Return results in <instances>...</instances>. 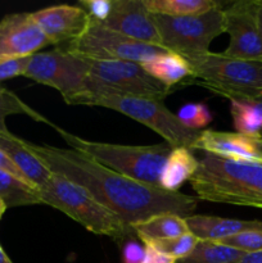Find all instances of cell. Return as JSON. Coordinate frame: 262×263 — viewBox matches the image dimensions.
Returning <instances> with one entry per match:
<instances>
[{"instance_id": "obj_1", "label": "cell", "mask_w": 262, "mask_h": 263, "mask_svg": "<svg viewBox=\"0 0 262 263\" xmlns=\"http://www.w3.org/2000/svg\"><path fill=\"white\" fill-rule=\"evenodd\" d=\"M27 145L51 174L61 175L84 187L131 229L162 213H174L186 218L197 208V198L139 182L72 148L39 145L28 141Z\"/></svg>"}, {"instance_id": "obj_2", "label": "cell", "mask_w": 262, "mask_h": 263, "mask_svg": "<svg viewBox=\"0 0 262 263\" xmlns=\"http://www.w3.org/2000/svg\"><path fill=\"white\" fill-rule=\"evenodd\" d=\"M197 199L262 210V164L205 154L189 180Z\"/></svg>"}, {"instance_id": "obj_3", "label": "cell", "mask_w": 262, "mask_h": 263, "mask_svg": "<svg viewBox=\"0 0 262 263\" xmlns=\"http://www.w3.org/2000/svg\"><path fill=\"white\" fill-rule=\"evenodd\" d=\"M69 148L91 157L98 163L126 177L159 187L162 170L174 148L164 144L156 145H121L98 143L54 127Z\"/></svg>"}, {"instance_id": "obj_4", "label": "cell", "mask_w": 262, "mask_h": 263, "mask_svg": "<svg viewBox=\"0 0 262 263\" xmlns=\"http://www.w3.org/2000/svg\"><path fill=\"white\" fill-rule=\"evenodd\" d=\"M38 190L41 204L61 211L97 235L121 240L133 231L130 226L100 204L87 190L61 175L51 174L48 181Z\"/></svg>"}, {"instance_id": "obj_5", "label": "cell", "mask_w": 262, "mask_h": 263, "mask_svg": "<svg viewBox=\"0 0 262 263\" xmlns=\"http://www.w3.org/2000/svg\"><path fill=\"white\" fill-rule=\"evenodd\" d=\"M185 59L192 68L190 79L216 94L230 100L262 97V62L229 58L212 51Z\"/></svg>"}, {"instance_id": "obj_6", "label": "cell", "mask_w": 262, "mask_h": 263, "mask_svg": "<svg viewBox=\"0 0 262 263\" xmlns=\"http://www.w3.org/2000/svg\"><path fill=\"white\" fill-rule=\"evenodd\" d=\"M81 105H95L117 110L152 128L171 148L185 146L190 149L199 136V131L182 125L177 116L163 104V100L133 95H98L86 98Z\"/></svg>"}, {"instance_id": "obj_7", "label": "cell", "mask_w": 262, "mask_h": 263, "mask_svg": "<svg viewBox=\"0 0 262 263\" xmlns=\"http://www.w3.org/2000/svg\"><path fill=\"white\" fill-rule=\"evenodd\" d=\"M87 61L90 71L86 91L74 104L81 105L86 98L98 95H133L163 100L174 91L172 87L149 76L140 63L128 61Z\"/></svg>"}, {"instance_id": "obj_8", "label": "cell", "mask_w": 262, "mask_h": 263, "mask_svg": "<svg viewBox=\"0 0 262 263\" xmlns=\"http://www.w3.org/2000/svg\"><path fill=\"white\" fill-rule=\"evenodd\" d=\"M222 8L189 17L153 15L161 46L184 58L208 54L213 39L225 32Z\"/></svg>"}, {"instance_id": "obj_9", "label": "cell", "mask_w": 262, "mask_h": 263, "mask_svg": "<svg viewBox=\"0 0 262 263\" xmlns=\"http://www.w3.org/2000/svg\"><path fill=\"white\" fill-rule=\"evenodd\" d=\"M90 63L64 49L39 51L30 57L23 76L61 92L67 104H74L86 91Z\"/></svg>"}, {"instance_id": "obj_10", "label": "cell", "mask_w": 262, "mask_h": 263, "mask_svg": "<svg viewBox=\"0 0 262 263\" xmlns=\"http://www.w3.org/2000/svg\"><path fill=\"white\" fill-rule=\"evenodd\" d=\"M64 50L94 61H128L135 63H144L169 51L162 46L149 45L127 37L91 18L82 35L67 44Z\"/></svg>"}, {"instance_id": "obj_11", "label": "cell", "mask_w": 262, "mask_h": 263, "mask_svg": "<svg viewBox=\"0 0 262 263\" xmlns=\"http://www.w3.org/2000/svg\"><path fill=\"white\" fill-rule=\"evenodd\" d=\"M222 12L225 32L230 36L223 55L262 62V35L257 21L256 0H238L222 8Z\"/></svg>"}, {"instance_id": "obj_12", "label": "cell", "mask_w": 262, "mask_h": 263, "mask_svg": "<svg viewBox=\"0 0 262 263\" xmlns=\"http://www.w3.org/2000/svg\"><path fill=\"white\" fill-rule=\"evenodd\" d=\"M48 45L32 13H12L0 20V61L31 57Z\"/></svg>"}, {"instance_id": "obj_13", "label": "cell", "mask_w": 262, "mask_h": 263, "mask_svg": "<svg viewBox=\"0 0 262 263\" xmlns=\"http://www.w3.org/2000/svg\"><path fill=\"white\" fill-rule=\"evenodd\" d=\"M100 23L134 40L161 46L154 17L144 7L143 0H112L109 17Z\"/></svg>"}, {"instance_id": "obj_14", "label": "cell", "mask_w": 262, "mask_h": 263, "mask_svg": "<svg viewBox=\"0 0 262 263\" xmlns=\"http://www.w3.org/2000/svg\"><path fill=\"white\" fill-rule=\"evenodd\" d=\"M190 149L203 151L207 154L262 164V138L248 136L229 131L203 130Z\"/></svg>"}, {"instance_id": "obj_15", "label": "cell", "mask_w": 262, "mask_h": 263, "mask_svg": "<svg viewBox=\"0 0 262 263\" xmlns=\"http://www.w3.org/2000/svg\"><path fill=\"white\" fill-rule=\"evenodd\" d=\"M50 44H68L86 30L90 17L80 5H53L32 13Z\"/></svg>"}, {"instance_id": "obj_16", "label": "cell", "mask_w": 262, "mask_h": 263, "mask_svg": "<svg viewBox=\"0 0 262 263\" xmlns=\"http://www.w3.org/2000/svg\"><path fill=\"white\" fill-rule=\"evenodd\" d=\"M190 233L199 240L221 241L223 239L247 233V231H262V221L235 220L222 218L217 216L192 215L185 218Z\"/></svg>"}, {"instance_id": "obj_17", "label": "cell", "mask_w": 262, "mask_h": 263, "mask_svg": "<svg viewBox=\"0 0 262 263\" xmlns=\"http://www.w3.org/2000/svg\"><path fill=\"white\" fill-rule=\"evenodd\" d=\"M0 149L9 157L23 176L38 189L51 176V172L46 168L45 164L28 148L27 141L17 138L9 131L0 133Z\"/></svg>"}, {"instance_id": "obj_18", "label": "cell", "mask_w": 262, "mask_h": 263, "mask_svg": "<svg viewBox=\"0 0 262 263\" xmlns=\"http://www.w3.org/2000/svg\"><path fill=\"white\" fill-rule=\"evenodd\" d=\"M199 161L189 148H174L164 163L159 180V187L166 192H177L185 181L190 180L197 172Z\"/></svg>"}, {"instance_id": "obj_19", "label": "cell", "mask_w": 262, "mask_h": 263, "mask_svg": "<svg viewBox=\"0 0 262 263\" xmlns=\"http://www.w3.org/2000/svg\"><path fill=\"white\" fill-rule=\"evenodd\" d=\"M140 64L149 76L169 87L192 77L189 62L174 51H166Z\"/></svg>"}, {"instance_id": "obj_20", "label": "cell", "mask_w": 262, "mask_h": 263, "mask_svg": "<svg viewBox=\"0 0 262 263\" xmlns=\"http://www.w3.org/2000/svg\"><path fill=\"white\" fill-rule=\"evenodd\" d=\"M133 231L143 243L159 240V239L176 238V236L190 233L185 218L174 213L152 216L145 221L134 225Z\"/></svg>"}, {"instance_id": "obj_21", "label": "cell", "mask_w": 262, "mask_h": 263, "mask_svg": "<svg viewBox=\"0 0 262 263\" xmlns=\"http://www.w3.org/2000/svg\"><path fill=\"white\" fill-rule=\"evenodd\" d=\"M143 4L151 14L169 17L200 15L223 7L216 0H143Z\"/></svg>"}, {"instance_id": "obj_22", "label": "cell", "mask_w": 262, "mask_h": 263, "mask_svg": "<svg viewBox=\"0 0 262 263\" xmlns=\"http://www.w3.org/2000/svg\"><path fill=\"white\" fill-rule=\"evenodd\" d=\"M0 198L7 208L41 204L38 187L3 170H0Z\"/></svg>"}, {"instance_id": "obj_23", "label": "cell", "mask_w": 262, "mask_h": 263, "mask_svg": "<svg viewBox=\"0 0 262 263\" xmlns=\"http://www.w3.org/2000/svg\"><path fill=\"white\" fill-rule=\"evenodd\" d=\"M247 252L225 246L220 241L199 240L192 253L176 263H236Z\"/></svg>"}, {"instance_id": "obj_24", "label": "cell", "mask_w": 262, "mask_h": 263, "mask_svg": "<svg viewBox=\"0 0 262 263\" xmlns=\"http://www.w3.org/2000/svg\"><path fill=\"white\" fill-rule=\"evenodd\" d=\"M230 113L236 133L261 138L262 112L253 100H230Z\"/></svg>"}, {"instance_id": "obj_25", "label": "cell", "mask_w": 262, "mask_h": 263, "mask_svg": "<svg viewBox=\"0 0 262 263\" xmlns=\"http://www.w3.org/2000/svg\"><path fill=\"white\" fill-rule=\"evenodd\" d=\"M12 115L30 116L33 120L40 121V122L44 123H49V125L54 127L53 123L49 122L40 113H38L32 108L28 107L26 103H23V100L18 95H15L14 92L5 89V87L0 86V133L2 131H8L5 121H7L8 116Z\"/></svg>"}, {"instance_id": "obj_26", "label": "cell", "mask_w": 262, "mask_h": 263, "mask_svg": "<svg viewBox=\"0 0 262 263\" xmlns=\"http://www.w3.org/2000/svg\"><path fill=\"white\" fill-rule=\"evenodd\" d=\"M199 239L192 233L184 234V235L176 236V238L169 239H159V240L146 241L144 246H152L158 251L174 257L177 261L185 258L193 252V249L197 247Z\"/></svg>"}, {"instance_id": "obj_27", "label": "cell", "mask_w": 262, "mask_h": 263, "mask_svg": "<svg viewBox=\"0 0 262 263\" xmlns=\"http://www.w3.org/2000/svg\"><path fill=\"white\" fill-rule=\"evenodd\" d=\"M176 116L182 125L195 131L208 126L213 120L210 108L203 103H189L182 105Z\"/></svg>"}, {"instance_id": "obj_28", "label": "cell", "mask_w": 262, "mask_h": 263, "mask_svg": "<svg viewBox=\"0 0 262 263\" xmlns=\"http://www.w3.org/2000/svg\"><path fill=\"white\" fill-rule=\"evenodd\" d=\"M220 243L240 251L252 253V252L262 251V231H247L231 238L223 239Z\"/></svg>"}, {"instance_id": "obj_29", "label": "cell", "mask_w": 262, "mask_h": 263, "mask_svg": "<svg viewBox=\"0 0 262 263\" xmlns=\"http://www.w3.org/2000/svg\"><path fill=\"white\" fill-rule=\"evenodd\" d=\"M79 5L98 22H104L112 10V0H80Z\"/></svg>"}, {"instance_id": "obj_30", "label": "cell", "mask_w": 262, "mask_h": 263, "mask_svg": "<svg viewBox=\"0 0 262 263\" xmlns=\"http://www.w3.org/2000/svg\"><path fill=\"white\" fill-rule=\"evenodd\" d=\"M28 61H30V57L0 61V82L13 79V77L23 76L27 68Z\"/></svg>"}, {"instance_id": "obj_31", "label": "cell", "mask_w": 262, "mask_h": 263, "mask_svg": "<svg viewBox=\"0 0 262 263\" xmlns=\"http://www.w3.org/2000/svg\"><path fill=\"white\" fill-rule=\"evenodd\" d=\"M145 249L135 240H128L122 248V263H143Z\"/></svg>"}, {"instance_id": "obj_32", "label": "cell", "mask_w": 262, "mask_h": 263, "mask_svg": "<svg viewBox=\"0 0 262 263\" xmlns=\"http://www.w3.org/2000/svg\"><path fill=\"white\" fill-rule=\"evenodd\" d=\"M143 263H176L177 259L163 252L158 251L152 246H145Z\"/></svg>"}, {"instance_id": "obj_33", "label": "cell", "mask_w": 262, "mask_h": 263, "mask_svg": "<svg viewBox=\"0 0 262 263\" xmlns=\"http://www.w3.org/2000/svg\"><path fill=\"white\" fill-rule=\"evenodd\" d=\"M0 170H3V171L10 172V174H13L14 176H17V177H20V179L25 180V181L30 182L27 179H26L25 176H23L22 172H21L20 170L17 168V166H15V164L13 163L12 161H10L9 157H8L7 154H5L4 152L2 151V149H0ZM30 184H31V182H30ZM31 185H32V184H31ZM33 186H35V185H33Z\"/></svg>"}, {"instance_id": "obj_34", "label": "cell", "mask_w": 262, "mask_h": 263, "mask_svg": "<svg viewBox=\"0 0 262 263\" xmlns=\"http://www.w3.org/2000/svg\"><path fill=\"white\" fill-rule=\"evenodd\" d=\"M236 263H262V251L247 253L240 261Z\"/></svg>"}, {"instance_id": "obj_35", "label": "cell", "mask_w": 262, "mask_h": 263, "mask_svg": "<svg viewBox=\"0 0 262 263\" xmlns=\"http://www.w3.org/2000/svg\"><path fill=\"white\" fill-rule=\"evenodd\" d=\"M256 8H257V21H258L259 32L262 35V0H256Z\"/></svg>"}, {"instance_id": "obj_36", "label": "cell", "mask_w": 262, "mask_h": 263, "mask_svg": "<svg viewBox=\"0 0 262 263\" xmlns=\"http://www.w3.org/2000/svg\"><path fill=\"white\" fill-rule=\"evenodd\" d=\"M0 263H13L10 261L9 257L7 256V253L4 252V249L2 248V246H0Z\"/></svg>"}, {"instance_id": "obj_37", "label": "cell", "mask_w": 262, "mask_h": 263, "mask_svg": "<svg viewBox=\"0 0 262 263\" xmlns=\"http://www.w3.org/2000/svg\"><path fill=\"white\" fill-rule=\"evenodd\" d=\"M253 103H254V104L257 105V107L259 108V110H261V112H262V100L254 99V100H253ZM261 138H262V133H261Z\"/></svg>"}, {"instance_id": "obj_38", "label": "cell", "mask_w": 262, "mask_h": 263, "mask_svg": "<svg viewBox=\"0 0 262 263\" xmlns=\"http://www.w3.org/2000/svg\"><path fill=\"white\" fill-rule=\"evenodd\" d=\"M0 210H7V207H5V204H4V202H3V199L2 198H0Z\"/></svg>"}, {"instance_id": "obj_39", "label": "cell", "mask_w": 262, "mask_h": 263, "mask_svg": "<svg viewBox=\"0 0 262 263\" xmlns=\"http://www.w3.org/2000/svg\"><path fill=\"white\" fill-rule=\"evenodd\" d=\"M4 212H5L4 210H0V220H2V217H3V215H4Z\"/></svg>"}, {"instance_id": "obj_40", "label": "cell", "mask_w": 262, "mask_h": 263, "mask_svg": "<svg viewBox=\"0 0 262 263\" xmlns=\"http://www.w3.org/2000/svg\"><path fill=\"white\" fill-rule=\"evenodd\" d=\"M258 100H262V97H259V98H258Z\"/></svg>"}]
</instances>
